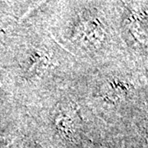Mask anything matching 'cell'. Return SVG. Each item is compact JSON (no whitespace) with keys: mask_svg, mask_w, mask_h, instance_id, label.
Segmentation results:
<instances>
[{"mask_svg":"<svg viewBox=\"0 0 148 148\" xmlns=\"http://www.w3.org/2000/svg\"><path fill=\"white\" fill-rule=\"evenodd\" d=\"M58 127L61 129L62 132L64 133H67L70 136V134H73L76 129V124L74 122L73 118L69 116V114L64 113L59 114L57 119Z\"/></svg>","mask_w":148,"mask_h":148,"instance_id":"6da1fadb","label":"cell"}]
</instances>
